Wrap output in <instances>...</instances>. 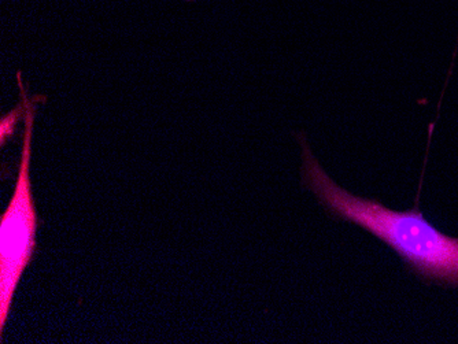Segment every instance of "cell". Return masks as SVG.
Segmentation results:
<instances>
[{"label": "cell", "mask_w": 458, "mask_h": 344, "mask_svg": "<svg viewBox=\"0 0 458 344\" xmlns=\"http://www.w3.org/2000/svg\"><path fill=\"white\" fill-rule=\"evenodd\" d=\"M302 147V183L321 206L335 218L347 221L379 239L400 256L409 272L426 284L458 289V238L431 224L419 209L393 210L382 202L352 194L336 184L311 153L305 135Z\"/></svg>", "instance_id": "6da1fadb"}, {"label": "cell", "mask_w": 458, "mask_h": 344, "mask_svg": "<svg viewBox=\"0 0 458 344\" xmlns=\"http://www.w3.org/2000/svg\"><path fill=\"white\" fill-rule=\"evenodd\" d=\"M17 81L18 86H20L22 102L18 104V106L15 107L12 113L4 115L2 121H0V143H2V146H4L7 138H12V136L14 135L15 125H17L18 121H20V117L27 114L28 97L27 92H25L24 83H22V79H21V71L17 73Z\"/></svg>", "instance_id": "3957f363"}, {"label": "cell", "mask_w": 458, "mask_h": 344, "mask_svg": "<svg viewBox=\"0 0 458 344\" xmlns=\"http://www.w3.org/2000/svg\"><path fill=\"white\" fill-rule=\"evenodd\" d=\"M45 96L28 99L24 140L14 194L0 220V332L4 333L13 298L22 272L32 261L36 248V231L41 224L36 213L30 183L33 121L36 106Z\"/></svg>", "instance_id": "7a4b0ae2"}]
</instances>
